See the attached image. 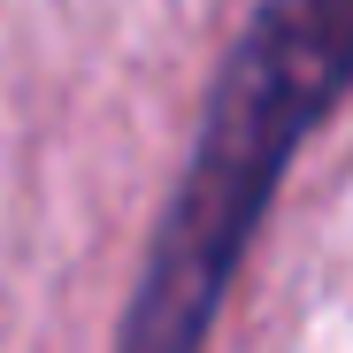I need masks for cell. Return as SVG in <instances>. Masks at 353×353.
Wrapping results in <instances>:
<instances>
[{
	"label": "cell",
	"mask_w": 353,
	"mask_h": 353,
	"mask_svg": "<svg viewBox=\"0 0 353 353\" xmlns=\"http://www.w3.org/2000/svg\"><path fill=\"white\" fill-rule=\"evenodd\" d=\"M345 92H353V0H261L208 85L192 161L139 254L115 353H208V330L292 154Z\"/></svg>",
	"instance_id": "6da1fadb"
}]
</instances>
